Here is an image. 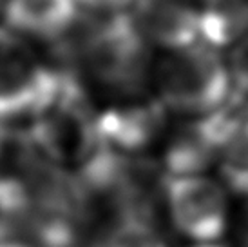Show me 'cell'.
<instances>
[{
  "instance_id": "6da1fadb",
  "label": "cell",
  "mask_w": 248,
  "mask_h": 247,
  "mask_svg": "<svg viewBox=\"0 0 248 247\" xmlns=\"http://www.w3.org/2000/svg\"><path fill=\"white\" fill-rule=\"evenodd\" d=\"M53 82L28 125L38 157L60 171L80 173L105 149L98 113L76 73L53 66Z\"/></svg>"
},
{
  "instance_id": "7a4b0ae2",
  "label": "cell",
  "mask_w": 248,
  "mask_h": 247,
  "mask_svg": "<svg viewBox=\"0 0 248 247\" xmlns=\"http://www.w3.org/2000/svg\"><path fill=\"white\" fill-rule=\"evenodd\" d=\"M158 98L179 115L200 118L221 109L232 98L227 62L205 44L169 51L156 68Z\"/></svg>"
},
{
  "instance_id": "3957f363",
  "label": "cell",
  "mask_w": 248,
  "mask_h": 247,
  "mask_svg": "<svg viewBox=\"0 0 248 247\" xmlns=\"http://www.w3.org/2000/svg\"><path fill=\"white\" fill-rule=\"evenodd\" d=\"M53 66H46L22 36L0 28V122L33 118L53 82Z\"/></svg>"
},
{
  "instance_id": "277c9868",
  "label": "cell",
  "mask_w": 248,
  "mask_h": 247,
  "mask_svg": "<svg viewBox=\"0 0 248 247\" xmlns=\"http://www.w3.org/2000/svg\"><path fill=\"white\" fill-rule=\"evenodd\" d=\"M163 198L174 227L198 244H216L227 231L228 196L219 182L203 175L165 176Z\"/></svg>"
},
{
  "instance_id": "5b68a950",
  "label": "cell",
  "mask_w": 248,
  "mask_h": 247,
  "mask_svg": "<svg viewBox=\"0 0 248 247\" xmlns=\"http://www.w3.org/2000/svg\"><path fill=\"white\" fill-rule=\"evenodd\" d=\"M116 102L98 113L102 144L110 151L134 157L159 138L167 124V107L158 96L143 93L114 96Z\"/></svg>"
},
{
  "instance_id": "8992f818",
  "label": "cell",
  "mask_w": 248,
  "mask_h": 247,
  "mask_svg": "<svg viewBox=\"0 0 248 247\" xmlns=\"http://www.w3.org/2000/svg\"><path fill=\"white\" fill-rule=\"evenodd\" d=\"M132 18L145 40L169 51L201 42L198 0H134Z\"/></svg>"
},
{
  "instance_id": "52a82bcc",
  "label": "cell",
  "mask_w": 248,
  "mask_h": 247,
  "mask_svg": "<svg viewBox=\"0 0 248 247\" xmlns=\"http://www.w3.org/2000/svg\"><path fill=\"white\" fill-rule=\"evenodd\" d=\"M221 137L214 113L192 118L172 135L161 169L167 178L198 176L219 158Z\"/></svg>"
},
{
  "instance_id": "ba28073f",
  "label": "cell",
  "mask_w": 248,
  "mask_h": 247,
  "mask_svg": "<svg viewBox=\"0 0 248 247\" xmlns=\"http://www.w3.org/2000/svg\"><path fill=\"white\" fill-rule=\"evenodd\" d=\"M221 133V175L232 193L248 198V100L232 95L216 111Z\"/></svg>"
},
{
  "instance_id": "9c48e42d",
  "label": "cell",
  "mask_w": 248,
  "mask_h": 247,
  "mask_svg": "<svg viewBox=\"0 0 248 247\" xmlns=\"http://www.w3.org/2000/svg\"><path fill=\"white\" fill-rule=\"evenodd\" d=\"M4 18L9 29L53 44L78 18L76 0H6Z\"/></svg>"
},
{
  "instance_id": "30bf717a",
  "label": "cell",
  "mask_w": 248,
  "mask_h": 247,
  "mask_svg": "<svg viewBox=\"0 0 248 247\" xmlns=\"http://www.w3.org/2000/svg\"><path fill=\"white\" fill-rule=\"evenodd\" d=\"M102 247H167L154 224L141 220H120Z\"/></svg>"
},
{
  "instance_id": "8fae6325",
  "label": "cell",
  "mask_w": 248,
  "mask_h": 247,
  "mask_svg": "<svg viewBox=\"0 0 248 247\" xmlns=\"http://www.w3.org/2000/svg\"><path fill=\"white\" fill-rule=\"evenodd\" d=\"M227 66L232 80V93L248 100V35L235 44Z\"/></svg>"
},
{
  "instance_id": "7c38bea8",
  "label": "cell",
  "mask_w": 248,
  "mask_h": 247,
  "mask_svg": "<svg viewBox=\"0 0 248 247\" xmlns=\"http://www.w3.org/2000/svg\"><path fill=\"white\" fill-rule=\"evenodd\" d=\"M134 0H76L78 6L89 11H125V7Z\"/></svg>"
},
{
  "instance_id": "4fadbf2b",
  "label": "cell",
  "mask_w": 248,
  "mask_h": 247,
  "mask_svg": "<svg viewBox=\"0 0 248 247\" xmlns=\"http://www.w3.org/2000/svg\"><path fill=\"white\" fill-rule=\"evenodd\" d=\"M241 238H243V247H248V198L243 209V220H241Z\"/></svg>"
},
{
  "instance_id": "5bb4252c",
  "label": "cell",
  "mask_w": 248,
  "mask_h": 247,
  "mask_svg": "<svg viewBox=\"0 0 248 247\" xmlns=\"http://www.w3.org/2000/svg\"><path fill=\"white\" fill-rule=\"evenodd\" d=\"M0 247H35L28 244V242L24 240H15V238H7V240H2L0 242Z\"/></svg>"
},
{
  "instance_id": "9a60e30c",
  "label": "cell",
  "mask_w": 248,
  "mask_h": 247,
  "mask_svg": "<svg viewBox=\"0 0 248 247\" xmlns=\"http://www.w3.org/2000/svg\"><path fill=\"white\" fill-rule=\"evenodd\" d=\"M194 247H223V246H217V244H196Z\"/></svg>"
},
{
  "instance_id": "2e32d148",
  "label": "cell",
  "mask_w": 248,
  "mask_h": 247,
  "mask_svg": "<svg viewBox=\"0 0 248 247\" xmlns=\"http://www.w3.org/2000/svg\"><path fill=\"white\" fill-rule=\"evenodd\" d=\"M210 2H212V0H210ZM245 2H248V0H245Z\"/></svg>"
}]
</instances>
